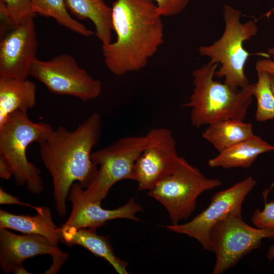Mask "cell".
<instances>
[{"label": "cell", "mask_w": 274, "mask_h": 274, "mask_svg": "<svg viewBox=\"0 0 274 274\" xmlns=\"http://www.w3.org/2000/svg\"><path fill=\"white\" fill-rule=\"evenodd\" d=\"M101 127L100 116L94 113L74 130L59 126L39 144L41 159L52 178L55 208L61 217L66 215L73 184L78 182L86 188L96 176L98 167L92 160V150L99 141Z\"/></svg>", "instance_id": "1"}, {"label": "cell", "mask_w": 274, "mask_h": 274, "mask_svg": "<svg viewBox=\"0 0 274 274\" xmlns=\"http://www.w3.org/2000/svg\"><path fill=\"white\" fill-rule=\"evenodd\" d=\"M156 4L150 0H116L112 22L116 40L102 44L105 64L116 76L137 72L164 42L163 24Z\"/></svg>", "instance_id": "2"}, {"label": "cell", "mask_w": 274, "mask_h": 274, "mask_svg": "<svg viewBox=\"0 0 274 274\" xmlns=\"http://www.w3.org/2000/svg\"><path fill=\"white\" fill-rule=\"evenodd\" d=\"M218 64H204L192 73L193 90L183 107L191 108L190 119L196 127L226 119L244 120L253 97L254 84L234 88L214 80Z\"/></svg>", "instance_id": "3"}, {"label": "cell", "mask_w": 274, "mask_h": 274, "mask_svg": "<svg viewBox=\"0 0 274 274\" xmlns=\"http://www.w3.org/2000/svg\"><path fill=\"white\" fill-rule=\"evenodd\" d=\"M241 15L239 10L224 5L225 29L221 37L211 45L199 48L200 55L208 57L210 63L220 65L215 76L224 78V83L234 88H243L250 84L245 66L251 54L244 43L256 36L258 30L255 20L242 23Z\"/></svg>", "instance_id": "4"}, {"label": "cell", "mask_w": 274, "mask_h": 274, "mask_svg": "<svg viewBox=\"0 0 274 274\" xmlns=\"http://www.w3.org/2000/svg\"><path fill=\"white\" fill-rule=\"evenodd\" d=\"M53 129L47 123L33 122L27 112L21 111L11 114L0 125V154L10 163L16 184L26 185L34 194L42 192L44 186L41 171L28 160L26 150L32 143L43 141Z\"/></svg>", "instance_id": "5"}, {"label": "cell", "mask_w": 274, "mask_h": 274, "mask_svg": "<svg viewBox=\"0 0 274 274\" xmlns=\"http://www.w3.org/2000/svg\"><path fill=\"white\" fill-rule=\"evenodd\" d=\"M221 185L220 180L206 177L183 158L178 167L148 190L147 194L163 205L172 224H177L192 215L201 194Z\"/></svg>", "instance_id": "6"}, {"label": "cell", "mask_w": 274, "mask_h": 274, "mask_svg": "<svg viewBox=\"0 0 274 274\" xmlns=\"http://www.w3.org/2000/svg\"><path fill=\"white\" fill-rule=\"evenodd\" d=\"M147 143L146 135L128 136L93 152L91 159L98 169L91 184L82 189L84 198L101 204L115 184L122 180H130L134 163Z\"/></svg>", "instance_id": "7"}, {"label": "cell", "mask_w": 274, "mask_h": 274, "mask_svg": "<svg viewBox=\"0 0 274 274\" xmlns=\"http://www.w3.org/2000/svg\"><path fill=\"white\" fill-rule=\"evenodd\" d=\"M273 237L274 228L251 226L243 220L242 211L229 214L210 232L211 251L216 255L212 273H224L252 250L259 248L262 239Z\"/></svg>", "instance_id": "8"}, {"label": "cell", "mask_w": 274, "mask_h": 274, "mask_svg": "<svg viewBox=\"0 0 274 274\" xmlns=\"http://www.w3.org/2000/svg\"><path fill=\"white\" fill-rule=\"evenodd\" d=\"M30 76L42 83L51 92L67 95L88 101L97 97L102 84L80 67L73 56L63 53L48 60L37 58Z\"/></svg>", "instance_id": "9"}, {"label": "cell", "mask_w": 274, "mask_h": 274, "mask_svg": "<svg viewBox=\"0 0 274 274\" xmlns=\"http://www.w3.org/2000/svg\"><path fill=\"white\" fill-rule=\"evenodd\" d=\"M256 184V181L249 176L214 194L208 207L189 222L171 224L165 227L172 232L186 234L195 239L203 250L211 251L210 234L213 227L229 214L242 211L246 197Z\"/></svg>", "instance_id": "10"}, {"label": "cell", "mask_w": 274, "mask_h": 274, "mask_svg": "<svg viewBox=\"0 0 274 274\" xmlns=\"http://www.w3.org/2000/svg\"><path fill=\"white\" fill-rule=\"evenodd\" d=\"M147 145L135 161L130 180L138 183V190H149L172 174L183 157L177 151L172 131L164 127L150 129Z\"/></svg>", "instance_id": "11"}, {"label": "cell", "mask_w": 274, "mask_h": 274, "mask_svg": "<svg viewBox=\"0 0 274 274\" xmlns=\"http://www.w3.org/2000/svg\"><path fill=\"white\" fill-rule=\"evenodd\" d=\"M50 255L52 263L44 273H57L68 258L58 245L45 237L25 234L18 235L6 228H0V265L5 273H30L23 262L28 258L41 255Z\"/></svg>", "instance_id": "12"}, {"label": "cell", "mask_w": 274, "mask_h": 274, "mask_svg": "<svg viewBox=\"0 0 274 274\" xmlns=\"http://www.w3.org/2000/svg\"><path fill=\"white\" fill-rule=\"evenodd\" d=\"M38 45L34 19L12 28L1 41L0 76L28 79Z\"/></svg>", "instance_id": "13"}, {"label": "cell", "mask_w": 274, "mask_h": 274, "mask_svg": "<svg viewBox=\"0 0 274 274\" xmlns=\"http://www.w3.org/2000/svg\"><path fill=\"white\" fill-rule=\"evenodd\" d=\"M83 188L78 182L73 184L67 197L72 204L71 213L60 227V231L89 227L97 229L106 222L117 219L140 221L136 215L143 209L133 198L116 209L107 210L102 208L101 204L86 200L82 195Z\"/></svg>", "instance_id": "14"}, {"label": "cell", "mask_w": 274, "mask_h": 274, "mask_svg": "<svg viewBox=\"0 0 274 274\" xmlns=\"http://www.w3.org/2000/svg\"><path fill=\"white\" fill-rule=\"evenodd\" d=\"M0 228L16 230L24 234L43 236L54 244L61 241L60 227L54 223L51 210L42 207L35 216L16 215L0 210Z\"/></svg>", "instance_id": "15"}, {"label": "cell", "mask_w": 274, "mask_h": 274, "mask_svg": "<svg viewBox=\"0 0 274 274\" xmlns=\"http://www.w3.org/2000/svg\"><path fill=\"white\" fill-rule=\"evenodd\" d=\"M97 228L89 227L60 231L61 242L70 246H81L107 260L119 274H128V262L116 256L108 236L99 235Z\"/></svg>", "instance_id": "16"}, {"label": "cell", "mask_w": 274, "mask_h": 274, "mask_svg": "<svg viewBox=\"0 0 274 274\" xmlns=\"http://www.w3.org/2000/svg\"><path fill=\"white\" fill-rule=\"evenodd\" d=\"M36 104V86L28 80L0 76V125L17 111L27 112Z\"/></svg>", "instance_id": "17"}, {"label": "cell", "mask_w": 274, "mask_h": 274, "mask_svg": "<svg viewBox=\"0 0 274 274\" xmlns=\"http://www.w3.org/2000/svg\"><path fill=\"white\" fill-rule=\"evenodd\" d=\"M271 151H274V146L254 134L219 152L217 156L208 160V164L212 168H246L252 164L258 156Z\"/></svg>", "instance_id": "18"}, {"label": "cell", "mask_w": 274, "mask_h": 274, "mask_svg": "<svg viewBox=\"0 0 274 274\" xmlns=\"http://www.w3.org/2000/svg\"><path fill=\"white\" fill-rule=\"evenodd\" d=\"M71 12L81 20L89 19L94 24L95 35L102 44L111 42L112 8L104 0H65Z\"/></svg>", "instance_id": "19"}, {"label": "cell", "mask_w": 274, "mask_h": 274, "mask_svg": "<svg viewBox=\"0 0 274 274\" xmlns=\"http://www.w3.org/2000/svg\"><path fill=\"white\" fill-rule=\"evenodd\" d=\"M254 135L251 123L235 119H226L212 123L202 133V137L219 152Z\"/></svg>", "instance_id": "20"}, {"label": "cell", "mask_w": 274, "mask_h": 274, "mask_svg": "<svg viewBox=\"0 0 274 274\" xmlns=\"http://www.w3.org/2000/svg\"><path fill=\"white\" fill-rule=\"evenodd\" d=\"M37 14L51 17L60 25L83 36L88 37L95 32L71 17L65 0H30Z\"/></svg>", "instance_id": "21"}, {"label": "cell", "mask_w": 274, "mask_h": 274, "mask_svg": "<svg viewBox=\"0 0 274 274\" xmlns=\"http://www.w3.org/2000/svg\"><path fill=\"white\" fill-rule=\"evenodd\" d=\"M257 81L254 84L253 96L257 100L255 119L264 122L274 118V94L271 86L270 76L257 71Z\"/></svg>", "instance_id": "22"}, {"label": "cell", "mask_w": 274, "mask_h": 274, "mask_svg": "<svg viewBox=\"0 0 274 274\" xmlns=\"http://www.w3.org/2000/svg\"><path fill=\"white\" fill-rule=\"evenodd\" d=\"M5 4L9 25L12 27L34 19L35 12L30 0H2Z\"/></svg>", "instance_id": "23"}, {"label": "cell", "mask_w": 274, "mask_h": 274, "mask_svg": "<svg viewBox=\"0 0 274 274\" xmlns=\"http://www.w3.org/2000/svg\"><path fill=\"white\" fill-rule=\"evenodd\" d=\"M251 221L257 227L274 228V200L265 202L262 210H256Z\"/></svg>", "instance_id": "24"}, {"label": "cell", "mask_w": 274, "mask_h": 274, "mask_svg": "<svg viewBox=\"0 0 274 274\" xmlns=\"http://www.w3.org/2000/svg\"><path fill=\"white\" fill-rule=\"evenodd\" d=\"M156 3L162 16H173L182 12L190 0H150Z\"/></svg>", "instance_id": "25"}, {"label": "cell", "mask_w": 274, "mask_h": 274, "mask_svg": "<svg viewBox=\"0 0 274 274\" xmlns=\"http://www.w3.org/2000/svg\"><path fill=\"white\" fill-rule=\"evenodd\" d=\"M0 204H18L32 208L37 211H40L42 207H37L32 206L29 203L21 202L19 199L6 192L2 188H0Z\"/></svg>", "instance_id": "26"}, {"label": "cell", "mask_w": 274, "mask_h": 274, "mask_svg": "<svg viewBox=\"0 0 274 274\" xmlns=\"http://www.w3.org/2000/svg\"><path fill=\"white\" fill-rule=\"evenodd\" d=\"M269 54L274 56V47L268 50ZM256 71H261L274 77V60L268 58H263L258 60L255 64Z\"/></svg>", "instance_id": "27"}, {"label": "cell", "mask_w": 274, "mask_h": 274, "mask_svg": "<svg viewBox=\"0 0 274 274\" xmlns=\"http://www.w3.org/2000/svg\"><path fill=\"white\" fill-rule=\"evenodd\" d=\"M13 176L12 166L4 156L0 154V177L4 180H9Z\"/></svg>", "instance_id": "28"}, {"label": "cell", "mask_w": 274, "mask_h": 274, "mask_svg": "<svg viewBox=\"0 0 274 274\" xmlns=\"http://www.w3.org/2000/svg\"><path fill=\"white\" fill-rule=\"evenodd\" d=\"M267 258L269 260L274 258V244L269 248L267 253Z\"/></svg>", "instance_id": "29"}, {"label": "cell", "mask_w": 274, "mask_h": 274, "mask_svg": "<svg viewBox=\"0 0 274 274\" xmlns=\"http://www.w3.org/2000/svg\"><path fill=\"white\" fill-rule=\"evenodd\" d=\"M270 79L271 89L274 94V77L270 76Z\"/></svg>", "instance_id": "30"}]
</instances>
